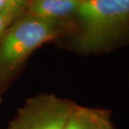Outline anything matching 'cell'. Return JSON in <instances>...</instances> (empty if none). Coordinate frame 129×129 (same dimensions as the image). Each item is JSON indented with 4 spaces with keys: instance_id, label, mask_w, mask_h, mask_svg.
<instances>
[{
    "instance_id": "cell-1",
    "label": "cell",
    "mask_w": 129,
    "mask_h": 129,
    "mask_svg": "<svg viewBox=\"0 0 129 129\" xmlns=\"http://www.w3.org/2000/svg\"><path fill=\"white\" fill-rule=\"evenodd\" d=\"M53 43L81 55L105 53L129 44V0H83L68 33Z\"/></svg>"
},
{
    "instance_id": "cell-2",
    "label": "cell",
    "mask_w": 129,
    "mask_h": 129,
    "mask_svg": "<svg viewBox=\"0 0 129 129\" xmlns=\"http://www.w3.org/2000/svg\"><path fill=\"white\" fill-rule=\"evenodd\" d=\"M69 28L70 21L26 13L16 18L0 37V92L4 94L9 88L36 49L63 37Z\"/></svg>"
},
{
    "instance_id": "cell-3",
    "label": "cell",
    "mask_w": 129,
    "mask_h": 129,
    "mask_svg": "<svg viewBox=\"0 0 129 129\" xmlns=\"http://www.w3.org/2000/svg\"><path fill=\"white\" fill-rule=\"evenodd\" d=\"M75 103L52 93L29 98L7 129H64Z\"/></svg>"
},
{
    "instance_id": "cell-4",
    "label": "cell",
    "mask_w": 129,
    "mask_h": 129,
    "mask_svg": "<svg viewBox=\"0 0 129 129\" xmlns=\"http://www.w3.org/2000/svg\"><path fill=\"white\" fill-rule=\"evenodd\" d=\"M64 129H115V127L110 110L75 103Z\"/></svg>"
},
{
    "instance_id": "cell-5",
    "label": "cell",
    "mask_w": 129,
    "mask_h": 129,
    "mask_svg": "<svg viewBox=\"0 0 129 129\" xmlns=\"http://www.w3.org/2000/svg\"><path fill=\"white\" fill-rule=\"evenodd\" d=\"M82 1L83 0H29L25 13L53 20L70 21Z\"/></svg>"
},
{
    "instance_id": "cell-6",
    "label": "cell",
    "mask_w": 129,
    "mask_h": 129,
    "mask_svg": "<svg viewBox=\"0 0 129 129\" xmlns=\"http://www.w3.org/2000/svg\"><path fill=\"white\" fill-rule=\"evenodd\" d=\"M29 0H8V13L15 18L23 15L26 12Z\"/></svg>"
},
{
    "instance_id": "cell-7",
    "label": "cell",
    "mask_w": 129,
    "mask_h": 129,
    "mask_svg": "<svg viewBox=\"0 0 129 129\" xmlns=\"http://www.w3.org/2000/svg\"><path fill=\"white\" fill-rule=\"evenodd\" d=\"M15 18L12 14L7 12H0V37L4 34V32L13 21Z\"/></svg>"
},
{
    "instance_id": "cell-8",
    "label": "cell",
    "mask_w": 129,
    "mask_h": 129,
    "mask_svg": "<svg viewBox=\"0 0 129 129\" xmlns=\"http://www.w3.org/2000/svg\"><path fill=\"white\" fill-rule=\"evenodd\" d=\"M0 12L8 13V0H0Z\"/></svg>"
},
{
    "instance_id": "cell-9",
    "label": "cell",
    "mask_w": 129,
    "mask_h": 129,
    "mask_svg": "<svg viewBox=\"0 0 129 129\" xmlns=\"http://www.w3.org/2000/svg\"><path fill=\"white\" fill-rule=\"evenodd\" d=\"M2 98H3V93L0 92V103H1V102H2Z\"/></svg>"
}]
</instances>
